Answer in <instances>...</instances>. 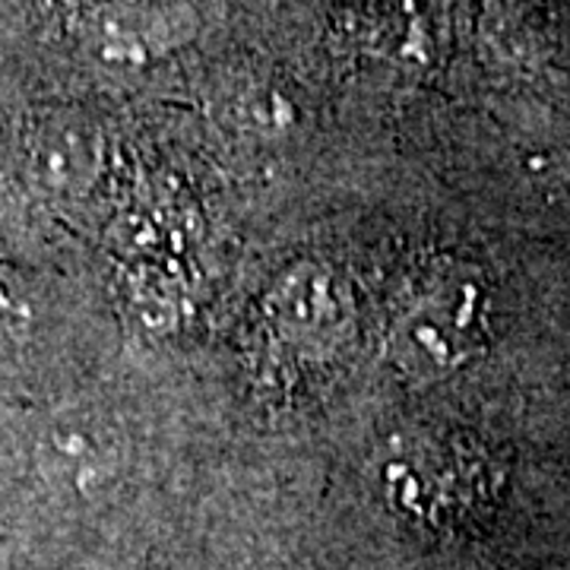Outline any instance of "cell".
<instances>
[{
	"instance_id": "cell-1",
	"label": "cell",
	"mask_w": 570,
	"mask_h": 570,
	"mask_svg": "<svg viewBox=\"0 0 570 570\" xmlns=\"http://www.w3.org/2000/svg\"><path fill=\"white\" fill-rule=\"evenodd\" d=\"M489 340V288L469 269L438 273L396 317L390 352L400 367L434 381L463 367Z\"/></svg>"
},
{
	"instance_id": "cell-2",
	"label": "cell",
	"mask_w": 570,
	"mask_h": 570,
	"mask_svg": "<svg viewBox=\"0 0 570 570\" xmlns=\"http://www.w3.org/2000/svg\"><path fill=\"white\" fill-rule=\"evenodd\" d=\"M36 456L51 482L73 491L102 489L121 466L115 434L92 419H63L45 428Z\"/></svg>"
},
{
	"instance_id": "cell-3",
	"label": "cell",
	"mask_w": 570,
	"mask_h": 570,
	"mask_svg": "<svg viewBox=\"0 0 570 570\" xmlns=\"http://www.w3.org/2000/svg\"><path fill=\"white\" fill-rule=\"evenodd\" d=\"M26 163L32 181L61 194L82 187L92 168V149L80 127L63 121H39L26 134Z\"/></svg>"
},
{
	"instance_id": "cell-4",
	"label": "cell",
	"mask_w": 570,
	"mask_h": 570,
	"mask_svg": "<svg viewBox=\"0 0 570 570\" xmlns=\"http://www.w3.org/2000/svg\"><path fill=\"white\" fill-rule=\"evenodd\" d=\"M269 311L285 330H298L302 336H330V330L340 326L343 302L330 276L305 269V276H292L279 285Z\"/></svg>"
}]
</instances>
